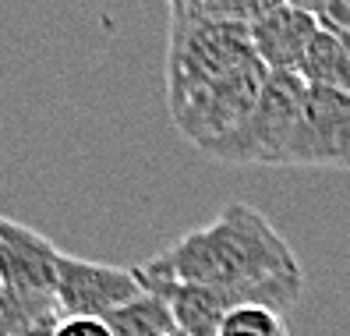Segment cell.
<instances>
[{
	"instance_id": "obj_1",
	"label": "cell",
	"mask_w": 350,
	"mask_h": 336,
	"mask_svg": "<svg viewBox=\"0 0 350 336\" xmlns=\"http://www.w3.org/2000/svg\"><path fill=\"white\" fill-rule=\"evenodd\" d=\"M146 283H198L234 290L244 305H262L273 311L294 308L304 287V272L291 244L273 220L252 202H230L223 213L180 234L149 262L135 266Z\"/></svg>"
},
{
	"instance_id": "obj_14",
	"label": "cell",
	"mask_w": 350,
	"mask_h": 336,
	"mask_svg": "<svg viewBox=\"0 0 350 336\" xmlns=\"http://www.w3.org/2000/svg\"><path fill=\"white\" fill-rule=\"evenodd\" d=\"M53 336H113L103 319H60Z\"/></svg>"
},
{
	"instance_id": "obj_5",
	"label": "cell",
	"mask_w": 350,
	"mask_h": 336,
	"mask_svg": "<svg viewBox=\"0 0 350 336\" xmlns=\"http://www.w3.org/2000/svg\"><path fill=\"white\" fill-rule=\"evenodd\" d=\"M265 86H269V68L255 57L244 68H237L234 75L213 81V86H205L202 92H195L184 103H177V107H170V117L177 124V131L188 138L195 149L209 153L216 142L234 135L241 124L255 114Z\"/></svg>"
},
{
	"instance_id": "obj_15",
	"label": "cell",
	"mask_w": 350,
	"mask_h": 336,
	"mask_svg": "<svg viewBox=\"0 0 350 336\" xmlns=\"http://www.w3.org/2000/svg\"><path fill=\"white\" fill-rule=\"evenodd\" d=\"M57 322H60V319H50V322H39V326H36V329H29L25 336H53V333H57Z\"/></svg>"
},
{
	"instance_id": "obj_8",
	"label": "cell",
	"mask_w": 350,
	"mask_h": 336,
	"mask_svg": "<svg viewBox=\"0 0 350 336\" xmlns=\"http://www.w3.org/2000/svg\"><path fill=\"white\" fill-rule=\"evenodd\" d=\"M322 32L315 11L308 4H276L252 25V47L269 75H297L301 60Z\"/></svg>"
},
{
	"instance_id": "obj_12",
	"label": "cell",
	"mask_w": 350,
	"mask_h": 336,
	"mask_svg": "<svg viewBox=\"0 0 350 336\" xmlns=\"http://www.w3.org/2000/svg\"><path fill=\"white\" fill-rule=\"evenodd\" d=\"M219 336H291L283 315L262 305H241L226 315Z\"/></svg>"
},
{
	"instance_id": "obj_7",
	"label": "cell",
	"mask_w": 350,
	"mask_h": 336,
	"mask_svg": "<svg viewBox=\"0 0 350 336\" xmlns=\"http://www.w3.org/2000/svg\"><path fill=\"white\" fill-rule=\"evenodd\" d=\"M286 166L350 170V96L308 89Z\"/></svg>"
},
{
	"instance_id": "obj_16",
	"label": "cell",
	"mask_w": 350,
	"mask_h": 336,
	"mask_svg": "<svg viewBox=\"0 0 350 336\" xmlns=\"http://www.w3.org/2000/svg\"><path fill=\"white\" fill-rule=\"evenodd\" d=\"M343 43H347V50H350V39H343Z\"/></svg>"
},
{
	"instance_id": "obj_9",
	"label": "cell",
	"mask_w": 350,
	"mask_h": 336,
	"mask_svg": "<svg viewBox=\"0 0 350 336\" xmlns=\"http://www.w3.org/2000/svg\"><path fill=\"white\" fill-rule=\"evenodd\" d=\"M297 78L308 89H325V92H340L350 96V50L340 36L333 32H319L308 47Z\"/></svg>"
},
{
	"instance_id": "obj_11",
	"label": "cell",
	"mask_w": 350,
	"mask_h": 336,
	"mask_svg": "<svg viewBox=\"0 0 350 336\" xmlns=\"http://www.w3.org/2000/svg\"><path fill=\"white\" fill-rule=\"evenodd\" d=\"M276 0H174L177 14L195 22H223V25H255Z\"/></svg>"
},
{
	"instance_id": "obj_10",
	"label": "cell",
	"mask_w": 350,
	"mask_h": 336,
	"mask_svg": "<svg viewBox=\"0 0 350 336\" xmlns=\"http://www.w3.org/2000/svg\"><path fill=\"white\" fill-rule=\"evenodd\" d=\"M107 326L113 329V336H180L170 305L159 298V294H142L131 305L117 308Z\"/></svg>"
},
{
	"instance_id": "obj_2",
	"label": "cell",
	"mask_w": 350,
	"mask_h": 336,
	"mask_svg": "<svg viewBox=\"0 0 350 336\" xmlns=\"http://www.w3.org/2000/svg\"><path fill=\"white\" fill-rule=\"evenodd\" d=\"M255 60L252 25L195 22L170 8V39H167V107H177L205 86L234 75Z\"/></svg>"
},
{
	"instance_id": "obj_4",
	"label": "cell",
	"mask_w": 350,
	"mask_h": 336,
	"mask_svg": "<svg viewBox=\"0 0 350 336\" xmlns=\"http://www.w3.org/2000/svg\"><path fill=\"white\" fill-rule=\"evenodd\" d=\"M60 255L64 251L39 230L0 216V298L36 319H60Z\"/></svg>"
},
{
	"instance_id": "obj_3",
	"label": "cell",
	"mask_w": 350,
	"mask_h": 336,
	"mask_svg": "<svg viewBox=\"0 0 350 336\" xmlns=\"http://www.w3.org/2000/svg\"><path fill=\"white\" fill-rule=\"evenodd\" d=\"M308 86L297 75H269L255 114L234 135L216 142L209 156L223 163H258V166H286L294 149V135L304 114Z\"/></svg>"
},
{
	"instance_id": "obj_6",
	"label": "cell",
	"mask_w": 350,
	"mask_h": 336,
	"mask_svg": "<svg viewBox=\"0 0 350 336\" xmlns=\"http://www.w3.org/2000/svg\"><path fill=\"white\" fill-rule=\"evenodd\" d=\"M138 272L124 266L89 262L78 255H60V283H57V308L60 319H103L107 322L117 308L142 298Z\"/></svg>"
},
{
	"instance_id": "obj_13",
	"label": "cell",
	"mask_w": 350,
	"mask_h": 336,
	"mask_svg": "<svg viewBox=\"0 0 350 336\" xmlns=\"http://www.w3.org/2000/svg\"><path fill=\"white\" fill-rule=\"evenodd\" d=\"M308 8H312V4H308ZM312 11H315L319 25L325 32H333L340 39H350V0H333V4H319Z\"/></svg>"
}]
</instances>
